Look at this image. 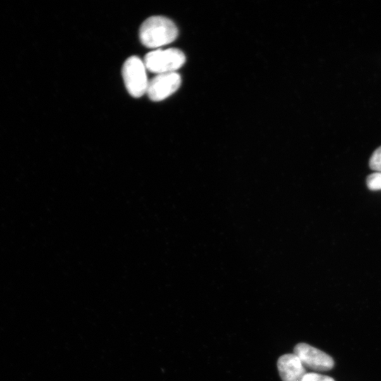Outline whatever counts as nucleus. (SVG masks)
I'll use <instances>...</instances> for the list:
<instances>
[{
    "label": "nucleus",
    "instance_id": "1",
    "mask_svg": "<svg viewBox=\"0 0 381 381\" xmlns=\"http://www.w3.org/2000/svg\"><path fill=\"white\" fill-rule=\"evenodd\" d=\"M177 36L176 25L170 20L161 16L151 17L146 20L139 31L142 44L149 49L170 44Z\"/></svg>",
    "mask_w": 381,
    "mask_h": 381
},
{
    "label": "nucleus",
    "instance_id": "2",
    "mask_svg": "<svg viewBox=\"0 0 381 381\" xmlns=\"http://www.w3.org/2000/svg\"><path fill=\"white\" fill-rule=\"evenodd\" d=\"M186 61L185 54L179 49L157 50L147 54L144 59L146 70L157 74L175 73Z\"/></svg>",
    "mask_w": 381,
    "mask_h": 381
},
{
    "label": "nucleus",
    "instance_id": "3",
    "mask_svg": "<svg viewBox=\"0 0 381 381\" xmlns=\"http://www.w3.org/2000/svg\"><path fill=\"white\" fill-rule=\"evenodd\" d=\"M144 63L138 57L127 60L123 68V76L130 94L140 98L147 92L149 83Z\"/></svg>",
    "mask_w": 381,
    "mask_h": 381
},
{
    "label": "nucleus",
    "instance_id": "4",
    "mask_svg": "<svg viewBox=\"0 0 381 381\" xmlns=\"http://www.w3.org/2000/svg\"><path fill=\"white\" fill-rule=\"evenodd\" d=\"M294 354L298 356L305 368L315 371H327L335 365L333 358L321 350L306 343L294 346Z\"/></svg>",
    "mask_w": 381,
    "mask_h": 381
},
{
    "label": "nucleus",
    "instance_id": "5",
    "mask_svg": "<svg viewBox=\"0 0 381 381\" xmlns=\"http://www.w3.org/2000/svg\"><path fill=\"white\" fill-rule=\"evenodd\" d=\"M182 79L176 73L157 75L149 83L147 94L153 101H161L176 92Z\"/></svg>",
    "mask_w": 381,
    "mask_h": 381
},
{
    "label": "nucleus",
    "instance_id": "6",
    "mask_svg": "<svg viewBox=\"0 0 381 381\" xmlns=\"http://www.w3.org/2000/svg\"><path fill=\"white\" fill-rule=\"evenodd\" d=\"M277 369L282 381H302L307 373L300 359L294 353L281 356L277 361Z\"/></svg>",
    "mask_w": 381,
    "mask_h": 381
},
{
    "label": "nucleus",
    "instance_id": "7",
    "mask_svg": "<svg viewBox=\"0 0 381 381\" xmlns=\"http://www.w3.org/2000/svg\"><path fill=\"white\" fill-rule=\"evenodd\" d=\"M367 186L372 191L381 189V173H375L367 178Z\"/></svg>",
    "mask_w": 381,
    "mask_h": 381
},
{
    "label": "nucleus",
    "instance_id": "8",
    "mask_svg": "<svg viewBox=\"0 0 381 381\" xmlns=\"http://www.w3.org/2000/svg\"><path fill=\"white\" fill-rule=\"evenodd\" d=\"M369 166L377 173H381V146L379 147L372 155Z\"/></svg>",
    "mask_w": 381,
    "mask_h": 381
},
{
    "label": "nucleus",
    "instance_id": "9",
    "mask_svg": "<svg viewBox=\"0 0 381 381\" xmlns=\"http://www.w3.org/2000/svg\"><path fill=\"white\" fill-rule=\"evenodd\" d=\"M302 381H335L332 377L317 373H307Z\"/></svg>",
    "mask_w": 381,
    "mask_h": 381
}]
</instances>
